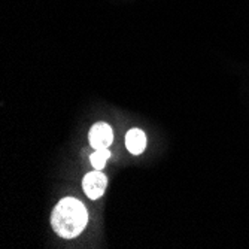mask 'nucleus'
I'll return each instance as SVG.
<instances>
[{"label": "nucleus", "mask_w": 249, "mask_h": 249, "mask_svg": "<svg viewBox=\"0 0 249 249\" xmlns=\"http://www.w3.org/2000/svg\"><path fill=\"white\" fill-rule=\"evenodd\" d=\"M88 222V212L84 203L73 197L61 198L51 213L53 230L63 239L79 236Z\"/></svg>", "instance_id": "f257e3e1"}, {"label": "nucleus", "mask_w": 249, "mask_h": 249, "mask_svg": "<svg viewBox=\"0 0 249 249\" xmlns=\"http://www.w3.org/2000/svg\"><path fill=\"white\" fill-rule=\"evenodd\" d=\"M106 185H107V178L99 170L87 173L84 176V180H82L84 193L87 194L88 198H91V200L100 198L105 194Z\"/></svg>", "instance_id": "f03ea898"}, {"label": "nucleus", "mask_w": 249, "mask_h": 249, "mask_svg": "<svg viewBox=\"0 0 249 249\" xmlns=\"http://www.w3.org/2000/svg\"><path fill=\"white\" fill-rule=\"evenodd\" d=\"M88 141L94 149H106L114 141V131L106 123H97L89 130Z\"/></svg>", "instance_id": "7ed1b4c3"}, {"label": "nucleus", "mask_w": 249, "mask_h": 249, "mask_svg": "<svg viewBox=\"0 0 249 249\" xmlns=\"http://www.w3.org/2000/svg\"><path fill=\"white\" fill-rule=\"evenodd\" d=\"M125 146L133 155H139L146 148V136L141 128H131L125 136Z\"/></svg>", "instance_id": "20e7f679"}, {"label": "nucleus", "mask_w": 249, "mask_h": 249, "mask_svg": "<svg viewBox=\"0 0 249 249\" xmlns=\"http://www.w3.org/2000/svg\"><path fill=\"white\" fill-rule=\"evenodd\" d=\"M109 157H110V151H107V148L106 149H97L94 154L89 155V161H91V164L96 170H102L106 166V161H107Z\"/></svg>", "instance_id": "39448f33"}]
</instances>
